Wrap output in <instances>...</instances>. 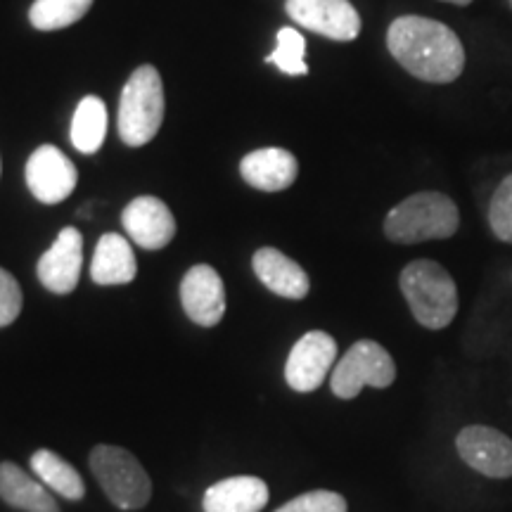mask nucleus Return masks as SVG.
Listing matches in <instances>:
<instances>
[{"label": "nucleus", "mask_w": 512, "mask_h": 512, "mask_svg": "<svg viewBox=\"0 0 512 512\" xmlns=\"http://www.w3.org/2000/svg\"><path fill=\"white\" fill-rule=\"evenodd\" d=\"M387 48L408 74L427 83H453L465 69V48L456 31L430 17H396Z\"/></svg>", "instance_id": "nucleus-1"}, {"label": "nucleus", "mask_w": 512, "mask_h": 512, "mask_svg": "<svg viewBox=\"0 0 512 512\" xmlns=\"http://www.w3.org/2000/svg\"><path fill=\"white\" fill-rule=\"evenodd\" d=\"M460 211L444 192H415L389 211L384 235L396 245L448 240L458 233Z\"/></svg>", "instance_id": "nucleus-2"}, {"label": "nucleus", "mask_w": 512, "mask_h": 512, "mask_svg": "<svg viewBox=\"0 0 512 512\" xmlns=\"http://www.w3.org/2000/svg\"><path fill=\"white\" fill-rule=\"evenodd\" d=\"M401 292L415 320L427 330H444L458 313V287L437 261L418 259L401 271Z\"/></svg>", "instance_id": "nucleus-3"}, {"label": "nucleus", "mask_w": 512, "mask_h": 512, "mask_svg": "<svg viewBox=\"0 0 512 512\" xmlns=\"http://www.w3.org/2000/svg\"><path fill=\"white\" fill-rule=\"evenodd\" d=\"M164 86L155 67L143 64L126 81L119 100V136L128 147H143L164 121Z\"/></svg>", "instance_id": "nucleus-4"}, {"label": "nucleus", "mask_w": 512, "mask_h": 512, "mask_svg": "<svg viewBox=\"0 0 512 512\" xmlns=\"http://www.w3.org/2000/svg\"><path fill=\"white\" fill-rule=\"evenodd\" d=\"M91 470L107 498L121 510H140L150 503L152 482L140 460L119 446L100 444L91 451Z\"/></svg>", "instance_id": "nucleus-5"}, {"label": "nucleus", "mask_w": 512, "mask_h": 512, "mask_svg": "<svg viewBox=\"0 0 512 512\" xmlns=\"http://www.w3.org/2000/svg\"><path fill=\"white\" fill-rule=\"evenodd\" d=\"M394 380L396 366L389 351L373 339H361L337 361L330 377V387L332 394L349 401L356 399L363 387L387 389Z\"/></svg>", "instance_id": "nucleus-6"}, {"label": "nucleus", "mask_w": 512, "mask_h": 512, "mask_svg": "<svg viewBox=\"0 0 512 512\" xmlns=\"http://www.w3.org/2000/svg\"><path fill=\"white\" fill-rule=\"evenodd\" d=\"M337 361V342L328 332L311 330L294 344L285 363V380L294 392H316Z\"/></svg>", "instance_id": "nucleus-7"}, {"label": "nucleus", "mask_w": 512, "mask_h": 512, "mask_svg": "<svg viewBox=\"0 0 512 512\" xmlns=\"http://www.w3.org/2000/svg\"><path fill=\"white\" fill-rule=\"evenodd\" d=\"M285 12L304 29L332 41L349 43L361 34V17L349 0H287Z\"/></svg>", "instance_id": "nucleus-8"}, {"label": "nucleus", "mask_w": 512, "mask_h": 512, "mask_svg": "<svg viewBox=\"0 0 512 512\" xmlns=\"http://www.w3.org/2000/svg\"><path fill=\"white\" fill-rule=\"evenodd\" d=\"M458 456L491 479L512 477V439L486 425H470L456 437Z\"/></svg>", "instance_id": "nucleus-9"}, {"label": "nucleus", "mask_w": 512, "mask_h": 512, "mask_svg": "<svg viewBox=\"0 0 512 512\" xmlns=\"http://www.w3.org/2000/svg\"><path fill=\"white\" fill-rule=\"evenodd\" d=\"M79 171L72 159L55 145H41L27 162V185L43 204H60L72 195Z\"/></svg>", "instance_id": "nucleus-10"}, {"label": "nucleus", "mask_w": 512, "mask_h": 512, "mask_svg": "<svg viewBox=\"0 0 512 512\" xmlns=\"http://www.w3.org/2000/svg\"><path fill=\"white\" fill-rule=\"evenodd\" d=\"M83 266V235L67 226L60 230L57 240L46 254L38 259L36 273L41 285L53 294H69L76 290Z\"/></svg>", "instance_id": "nucleus-11"}, {"label": "nucleus", "mask_w": 512, "mask_h": 512, "mask_svg": "<svg viewBox=\"0 0 512 512\" xmlns=\"http://www.w3.org/2000/svg\"><path fill=\"white\" fill-rule=\"evenodd\" d=\"M181 302L192 323L214 328L226 313V287L221 275L207 264L192 266L181 283Z\"/></svg>", "instance_id": "nucleus-12"}, {"label": "nucleus", "mask_w": 512, "mask_h": 512, "mask_svg": "<svg viewBox=\"0 0 512 512\" xmlns=\"http://www.w3.org/2000/svg\"><path fill=\"white\" fill-rule=\"evenodd\" d=\"M128 238L143 249H162L174 240L176 235V219L171 209L166 207L157 197L143 195L126 204L121 214Z\"/></svg>", "instance_id": "nucleus-13"}, {"label": "nucleus", "mask_w": 512, "mask_h": 512, "mask_svg": "<svg viewBox=\"0 0 512 512\" xmlns=\"http://www.w3.org/2000/svg\"><path fill=\"white\" fill-rule=\"evenodd\" d=\"M240 174L256 190L280 192L297 181V157L283 147H261L240 162Z\"/></svg>", "instance_id": "nucleus-14"}, {"label": "nucleus", "mask_w": 512, "mask_h": 512, "mask_svg": "<svg viewBox=\"0 0 512 512\" xmlns=\"http://www.w3.org/2000/svg\"><path fill=\"white\" fill-rule=\"evenodd\" d=\"M256 278L264 283L268 290L285 299H304L311 290L309 275L297 261L285 256L275 247H261L252 259Z\"/></svg>", "instance_id": "nucleus-15"}, {"label": "nucleus", "mask_w": 512, "mask_h": 512, "mask_svg": "<svg viewBox=\"0 0 512 512\" xmlns=\"http://www.w3.org/2000/svg\"><path fill=\"white\" fill-rule=\"evenodd\" d=\"M268 503V486L259 477H228L204 491V512H259Z\"/></svg>", "instance_id": "nucleus-16"}, {"label": "nucleus", "mask_w": 512, "mask_h": 512, "mask_svg": "<svg viewBox=\"0 0 512 512\" xmlns=\"http://www.w3.org/2000/svg\"><path fill=\"white\" fill-rule=\"evenodd\" d=\"M0 498L24 512H60L48 486L15 463H0Z\"/></svg>", "instance_id": "nucleus-17"}, {"label": "nucleus", "mask_w": 512, "mask_h": 512, "mask_svg": "<svg viewBox=\"0 0 512 512\" xmlns=\"http://www.w3.org/2000/svg\"><path fill=\"white\" fill-rule=\"evenodd\" d=\"M138 275V261L131 245L119 233L102 235L95 247L91 278L95 285H128Z\"/></svg>", "instance_id": "nucleus-18"}, {"label": "nucleus", "mask_w": 512, "mask_h": 512, "mask_svg": "<svg viewBox=\"0 0 512 512\" xmlns=\"http://www.w3.org/2000/svg\"><path fill=\"white\" fill-rule=\"evenodd\" d=\"M31 472L48 486L57 496L67 498V501H81L86 496V484L74 465L57 456L50 448H38L31 456Z\"/></svg>", "instance_id": "nucleus-19"}, {"label": "nucleus", "mask_w": 512, "mask_h": 512, "mask_svg": "<svg viewBox=\"0 0 512 512\" xmlns=\"http://www.w3.org/2000/svg\"><path fill=\"white\" fill-rule=\"evenodd\" d=\"M107 136V107L95 95H88L76 107L72 119V143L83 155L100 150Z\"/></svg>", "instance_id": "nucleus-20"}, {"label": "nucleus", "mask_w": 512, "mask_h": 512, "mask_svg": "<svg viewBox=\"0 0 512 512\" xmlns=\"http://www.w3.org/2000/svg\"><path fill=\"white\" fill-rule=\"evenodd\" d=\"M91 5L93 0H36L29 10V19L38 31H57L79 22Z\"/></svg>", "instance_id": "nucleus-21"}, {"label": "nucleus", "mask_w": 512, "mask_h": 512, "mask_svg": "<svg viewBox=\"0 0 512 512\" xmlns=\"http://www.w3.org/2000/svg\"><path fill=\"white\" fill-rule=\"evenodd\" d=\"M306 55V41L297 29L283 27L278 31V46H275L273 55L266 57L268 64H275L280 72L290 76H304L309 74V64L304 60Z\"/></svg>", "instance_id": "nucleus-22"}, {"label": "nucleus", "mask_w": 512, "mask_h": 512, "mask_svg": "<svg viewBox=\"0 0 512 512\" xmlns=\"http://www.w3.org/2000/svg\"><path fill=\"white\" fill-rule=\"evenodd\" d=\"M489 226L491 233L501 242L512 245V174L505 176L489 202Z\"/></svg>", "instance_id": "nucleus-23"}, {"label": "nucleus", "mask_w": 512, "mask_h": 512, "mask_svg": "<svg viewBox=\"0 0 512 512\" xmlns=\"http://www.w3.org/2000/svg\"><path fill=\"white\" fill-rule=\"evenodd\" d=\"M275 512H347V501L335 491L318 489L292 498L290 503H285Z\"/></svg>", "instance_id": "nucleus-24"}, {"label": "nucleus", "mask_w": 512, "mask_h": 512, "mask_svg": "<svg viewBox=\"0 0 512 512\" xmlns=\"http://www.w3.org/2000/svg\"><path fill=\"white\" fill-rule=\"evenodd\" d=\"M22 287L5 268H0V328H8L22 313Z\"/></svg>", "instance_id": "nucleus-25"}, {"label": "nucleus", "mask_w": 512, "mask_h": 512, "mask_svg": "<svg viewBox=\"0 0 512 512\" xmlns=\"http://www.w3.org/2000/svg\"><path fill=\"white\" fill-rule=\"evenodd\" d=\"M444 3H453V5H460V8H465V5H470L472 0H444Z\"/></svg>", "instance_id": "nucleus-26"}, {"label": "nucleus", "mask_w": 512, "mask_h": 512, "mask_svg": "<svg viewBox=\"0 0 512 512\" xmlns=\"http://www.w3.org/2000/svg\"><path fill=\"white\" fill-rule=\"evenodd\" d=\"M508 3H510V8H512V0H508Z\"/></svg>", "instance_id": "nucleus-27"}]
</instances>
